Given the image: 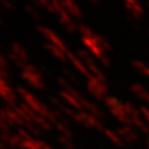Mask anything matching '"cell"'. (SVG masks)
Returning a JSON list of instances; mask_svg holds the SVG:
<instances>
[{
    "label": "cell",
    "mask_w": 149,
    "mask_h": 149,
    "mask_svg": "<svg viewBox=\"0 0 149 149\" xmlns=\"http://www.w3.org/2000/svg\"><path fill=\"white\" fill-rule=\"evenodd\" d=\"M20 75L31 86H33L35 88H44V84H42V80H41V74L39 73L38 68H36L35 66L27 63L21 69Z\"/></svg>",
    "instance_id": "cell-1"
},
{
    "label": "cell",
    "mask_w": 149,
    "mask_h": 149,
    "mask_svg": "<svg viewBox=\"0 0 149 149\" xmlns=\"http://www.w3.org/2000/svg\"><path fill=\"white\" fill-rule=\"evenodd\" d=\"M87 88L88 91L99 100L103 99V94L107 92V87L103 84V81L99 80L97 78H95L94 75H92L91 78L87 79Z\"/></svg>",
    "instance_id": "cell-2"
},
{
    "label": "cell",
    "mask_w": 149,
    "mask_h": 149,
    "mask_svg": "<svg viewBox=\"0 0 149 149\" xmlns=\"http://www.w3.org/2000/svg\"><path fill=\"white\" fill-rule=\"evenodd\" d=\"M35 28L38 29V32H39V33H41V34L45 36V38L51 42V44L55 45L56 47H59L60 49H62L65 53L68 51V49H67V47H66V45L63 44V41L59 38V36H58L53 31H51L49 28H47V27H45V26H41V25H38Z\"/></svg>",
    "instance_id": "cell-3"
},
{
    "label": "cell",
    "mask_w": 149,
    "mask_h": 149,
    "mask_svg": "<svg viewBox=\"0 0 149 149\" xmlns=\"http://www.w3.org/2000/svg\"><path fill=\"white\" fill-rule=\"evenodd\" d=\"M66 56H67V59L72 62V65L75 67V68L82 74V75H85L87 79L92 77V74H91L88 67H87V66H86V65H85V63H84V62H82L75 54H74V53H72L70 51H67V52H66Z\"/></svg>",
    "instance_id": "cell-4"
},
{
    "label": "cell",
    "mask_w": 149,
    "mask_h": 149,
    "mask_svg": "<svg viewBox=\"0 0 149 149\" xmlns=\"http://www.w3.org/2000/svg\"><path fill=\"white\" fill-rule=\"evenodd\" d=\"M81 41L84 42V45H85L86 47L89 48L91 53H92L95 58H97L99 60L104 55V53L102 52V49L99 47V45H97L96 41L94 40V36H82Z\"/></svg>",
    "instance_id": "cell-5"
},
{
    "label": "cell",
    "mask_w": 149,
    "mask_h": 149,
    "mask_svg": "<svg viewBox=\"0 0 149 149\" xmlns=\"http://www.w3.org/2000/svg\"><path fill=\"white\" fill-rule=\"evenodd\" d=\"M61 1V5L62 7L72 15L77 17V18H80L81 17V11L79 8V6L73 1V0H60Z\"/></svg>",
    "instance_id": "cell-6"
},
{
    "label": "cell",
    "mask_w": 149,
    "mask_h": 149,
    "mask_svg": "<svg viewBox=\"0 0 149 149\" xmlns=\"http://www.w3.org/2000/svg\"><path fill=\"white\" fill-rule=\"evenodd\" d=\"M0 89H1V95L3 97L11 104H13L14 102V94L11 89V87L7 85L6 80H3V79H0Z\"/></svg>",
    "instance_id": "cell-7"
},
{
    "label": "cell",
    "mask_w": 149,
    "mask_h": 149,
    "mask_svg": "<svg viewBox=\"0 0 149 149\" xmlns=\"http://www.w3.org/2000/svg\"><path fill=\"white\" fill-rule=\"evenodd\" d=\"M44 47H45L48 52H51L55 58H58L60 61L66 62V61L68 60V59H67V56H66V53H65L62 49H60L59 47H56L55 45H53V44L48 42V44H45V45H44Z\"/></svg>",
    "instance_id": "cell-8"
},
{
    "label": "cell",
    "mask_w": 149,
    "mask_h": 149,
    "mask_svg": "<svg viewBox=\"0 0 149 149\" xmlns=\"http://www.w3.org/2000/svg\"><path fill=\"white\" fill-rule=\"evenodd\" d=\"M126 10L128 11V13L130 14V17H133L135 20H139L141 18V14L143 13V8L140 5V3L137 4H125Z\"/></svg>",
    "instance_id": "cell-9"
},
{
    "label": "cell",
    "mask_w": 149,
    "mask_h": 149,
    "mask_svg": "<svg viewBox=\"0 0 149 149\" xmlns=\"http://www.w3.org/2000/svg\"><path fill=\"white\" fill-rule=\"evenodd\" d=\"M11 52L14 53L20 60H22L24 62L27 63V61H28V54L24 49V47L21 45H19L18 42H12L11 44Z\"/></svg>",
    "instance_id": "cell-10"
},
{
    "label": "cell",
    "mask_w": 149,
    "mask_h": 149,
    "mask_svg": "<svg viewBox=\"0 0 149 149\" xmlns=\"http://www.w3.org/2000/svg\"><path fill=\"white\" fill-rule=\"evenodd\" d=\"M77 56H78L87 67H89V66H92V65H96L95 61H94V58H93L87 51H85V49H78V51H77Z\"/></svg>",
    "instance_id": "cell-11"
},
{
    "label": "cell",
    "mask_w": 149,
    "mask_h": 149,
    "mask_svg": "<svg viewBox=\"0 0 149 149\" xmlns=\"http://www.w3.org/2000/svg\"><path fill=\"white\" fill-rule=\"evenodd\" d=\"M94 40L96 41V44L99 45V47L102 49L103 53H104V52H109V51L111 49L109 42L103 38L102 35H100V34H94Z\"/></svg>",
    "instance_id": "cell-12"
},
{
    "label": "cell",
    "mask_w": 149,
    "mask_h": 149,
    "mask_svg": "<svg viewBox=\"0 0 149 149\" xmlns=\"http://www.w3.org/2000/svg\"><path fill=\"white\" fill-rule=\"evenodd\" d=\"M60 95H61L69 104H72L73 107H75V108H78V109L81 108V103L78 101L77 97H74L72 94H69V93H67V92H65V91H61V92H60Z\"/></svg>",
    "instance_id": "cell-13"
},
{
    "label": "cell",
    "mask_w": 149,
    "mask_h": 149,
    "mask_svg": "<svg viewBox=\"0 0 149 149\" xmlns=\"http://www.w3.org/2000/svg\"><path fill=\"white\" fill-rule=\"evenodd\" d=\"M132 65H133V67L136 68L140 73H142L144 77L149 78V67H148L146 63H143V62L140 61V60H133V61H132Z\"/></svg>",
    "instance_id": "cell-14"
},
{
    "label": "cell",
    "mask_w": 149,
    "mask_h": 149,
    "mask_svg": "<svg viewBox=\"0 0 149 149\" xmlns=\"http://www.w3.org/2000/svg\"><path fill=\"white\" fill-rule=\"evenodd\" d=\"M7 58H8V60H10V61H12V62H13V63H14L17 67H20L21 69H22V68H24V67L27 65L26 62H24L22 60H20V59H19V58H18V56H17L14 53H12V52H8Z\"/></svg>",
    "instance_id": "cell-15"
},
{
    "label": "cell",
    "mask_w": 149,
    "mask_h": 149,
    "mask_svg": "<svg viewBox=\"0 0 149 149\" xmlns=\"http://www.w3.org/2000/svg\"><path fill=\"white\" fill-rule=\"evenodd\" d=\"M25 11L34 19V20H36V21H39L40 19H41V17H40V14H39V12L38 11H36L33 6H31L29 4H26L25 5Z\"/></svg>",
    "instance_id": "cell-16"
},
{
    "label": "cell",
    "mask_w": 149,
    "mask_h": 149,
    "mask_svg": "<svg viewBox=\"0 0 149 149\" xmlns=\"http://www.w3.org/2000/svg\"><path fill=\"white\" fill-rule=\"evenodd\" d=\"M78 31L82 34V36H94V34H95V33H93V31L88 26H86L84 24H79Z\"/></svg>",
    "instance_id": "cell-17"
},
{
    "label": "cell",
    "mask_w": 149,
    "mask_h": 149,
    "mask_svg": "<svg viewBox=\"0 0 149 149\" xmlns=\"http://www.w3.org/2000/svg\"><path fill=\"white\" fill-rule=\"evenodd\" d=\"M39 4H40L41 7L46 8L48 12H51V13H56V12H55V8H54V6H53V4H52L51 0H39Z\"/></svg>",
    "instance_id": "cell-18"
},
{
    "label": "cell",
    "mask_w": 149,
    "mask_h": 149,
    "mask_svg": "<svg viewBox=\"0 0 149 149\" xmlns=\"http://www.w3.org/2000/svg\"><path fill=\"white\" fill-rule=\"evenodd\" d=\"M62 73L65 74V75L72 81V82H75V84H79V80H78V78L74 75L73 74V72L70 70V69H68L67 67H62Z\"/></svg>",
    "instance_id": "cell-19"
},
{
    "label": "cell",
    "mask_w": 149,
    "mask_h": 149,
    "mask_svg": "<svg viewBox=\"0 0 149 149\" xmlns=\"http://www.w3.org/2000/svg\"><path fill=\"white\" fill-rule=\"evenodd\" d=\"M104 102H106V104L108 106V107H110V109H113V108H116V107H119L120 106V103H119V101L115 99V97H106L104 99Z\"/></svg>",
    "instance_id": "cell-20"
},
{
    "label": "cell",
    "mask_w": 149,
    "mask_h": 149,
    "mask_svg": "<svg viewBox=\"0 0 149 149\" xmlns=\"http://www.w3.org/2000/svg\"><path fill=\"white\" fill-rule=\"evenodd\" d=\"M78 26H79V25H77L75 22L72 20V21H69V22L65 26V28H66V31H67L68 33H75V31H78Z\"/></svg>",
    "instance_id": "cell-21"
},
{
    "label": "cell",
    "mask_w": 149,
    "mask_h": 149,
    "mask_svg": "<svg viewBox=\"0 0 149 149\" xmlns=\"http://www.w3.org/2000/svg\"><path fill=\"white\" fill-rule=\"evenodd\" d=\"M130 88H132V91H133L134 93H136L137 95H140V94H141V93H142V92L144 91V88H143V87H142L141 85H139V84L132 85V87H130Z\"/></svg>",
    "instance_id": "cell-22"
},
{
    "label": "cell",
    "mask_w": 149,
    "mask_h": 149,
    "mask_svg": "<svg viewBox=\"0 0 149 149\" xmlns=\"http://www.w3.org/2000/svg\"><path fill=\"white\" fill-rule=\"evenodd\" d=\"M6 68H7L6 58L1 54V55H0V70H6Z\"/></svg>",
    "instance_id": "cell-23"
},
{
    "label": "cell",
    "mask_w": 149,
    "mask_h": 149,
    "mask_svg": "<svg viewBox=\"0 0 149 149\" xmlns=\"http://www.w3.org/2000/svg\"><path fill=\"white\" fill-rule=\"evenodd\" d=\"M1 1V4H3V6L5 7V8H7V10H12L13 8V6H12V4L8 1V0H0Z\"/></svg>",
    "instance_id": "cell-24"
},
{
    "label": "cell",
    "mask_w": 149,
    "mask_h": 149,
    "mask_svg": "<svg viewBox=\"0 0 149 149\" xmlns=\"http://www.w3.org/2000/svg\"><path fill=\"white\" fill-rule=\"evenodd\" d=\"M100 62H101L104 67H108V66H109V60H108V58H107L106 55H103V56L100 59Z\"/></svg>",
    "instance_id": "cell-25"
},
{
    "label": "cell",
    "mask_w": 149,
    "mask_h": 149,
    "mask_svg": "<svg viewBox=\"0 0 149 149\" xmlns=\"http://www.w3.org/2000/svg\"><path fill=\"white\" fill-rule=\"evenodd\" d=\"M0 77H1L3 80H7L8 79V75H7L6 70H0Z\"/></svg>",
    "instance_id": "cell-26"
},
{
    "label": "cell",
    "mask_w": 149,
    "mask_h": 149,
    "mask_svg": "<svg viewBox=\"0 0 149 149\" xmlns=\"http://www.w3.org/2000/svg\"><path fill=\"white\" fill-rule=\"evenodd\" d=\"M139 0H125V4H137Z\"/></svg>",
    "instance_id": "cell-27"
},
{
    "label": "cell",
    "mask_w": 149,
    "mask_h": 149,
    "mask_svg": "<svg viewBox=\"0 0 149 149\" xmlns=\"http://www.w3.org/2000/svg\"><path fill=\"white\" fill-rule=\"evenodd\" d=\"M92 3H94V4H96V3H99V0H91Z\"/></svg>",
    "instance_id": "cell-28"
},
{
    "label": "cell",
    "mask_w": 149,
    "mask_h": 149,
    "mask_svg": "<svg viewBox=\"0 0 149 149\" xmlns=\"http://www.w3.org/2000/svg\"><path fill=\"white\" fill-rule=\"evenodd\" d=\"M148 7H149V3H148Z\"/></svg>",
    "instance_id": "cell-29"
},
{
    "label": "cell",
    "mask_w": 149,
    "mask_h": 149,
    "mask_svg": "<svg viewBox=\"0 0 149 149\" xmlns=\"http://www.w3.org/2000/svg\"><path fill=\"white\" fill-rule=\"evenodd\" d=\"M148 32H149V29H148Z\"/></svg>",
    "instance_id": "cell-30"
}]
</instances>
